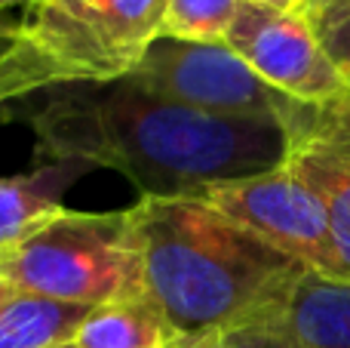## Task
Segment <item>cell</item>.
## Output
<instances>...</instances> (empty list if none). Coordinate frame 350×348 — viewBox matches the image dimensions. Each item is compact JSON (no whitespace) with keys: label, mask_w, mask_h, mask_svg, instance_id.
I'll use <instances>...</instances> for the list:
<instances>
[{"label":"cell","mask_w":350,"mask_h":348,"mask_svg":"<svg viewBox=\"0 0 350 348\" xmlns=\"http://www.w3.org/2000/svg\"><path fill=\"white\" fill-rule=\"evenodd\" d=\"M31 111L37 151L123 173L142 197H200L206 188L289 164L277 117H228L172 102L129 77L62 84Z\"/></svg>","instance_id":"1"},{"label":"cell","mask_w":350,"mask_h":348,"mask_svg":"<svg viewBox=\"0 0 350 348\" xmlns=\"http://www.w3.org/2000/svg\"><path fill=\"white\" fill-rule=\"evenodd\" d=\"M129 216L145 299L193 343L286 308L308 275L200 197H139Z\"/></svg>","instance_id":"2"},{"label":"cell","mask_w":350,"mask_h":348,"mask_svg":"<svg viewBox=\"0 0 350 348\" xmlns=\"http://www.w3.org/2000/svg\"><path fill=\"white\" fill-rule=\"evenodd\" d=\"M0 281L68 306H108L145 296L129 210H68L25 244L0 253Z\"/></svg>","instance_id":"3"},{"label":"cell","mask_w":350,"mask_h":348,"mask_svg":"<svg viewBox=\"0 0 350 348\" xmlns=\"http://www.w3.org/2000/svg\"><path fill=\"white\" fill-rule=\"evenodd\" d=\"M166 0H37L16 34L53 59L65 84L126 77L163 31Z\"/></svg>","instance_id":"4"},{"label":"cell","mask_w":350,"mask_h":348,"mask_svg":"<svg viewBox=\"0 0 350 348\" xmlns=\"http://www.w3.org/2000/svg\"><path fill=\"white\" fill-rule=\"evenodd\" d=\"M172 102L228 117H277L295 127L308 102L286 96L252 71L224 40H181L160 34L126 74Z\"/></svg>","instance_id":"5"},{"label":"cell","mask_w":350,"mask_h":348,"mask_svg":"<svg viewBox=\"0 0 350 348\" xmlns=\"http://www.w3.org/2000/svg\"><path fill=\"white\" fill-rule=\"evenodd\" d=\"M200 201L215 207L273 250L298 259L308 271L345 281L326 203L289 164L265 176L212 185L200 195Z\"/></svg>","instance_id":"6"},{"label":"cell","mask_w":350,"mask_h":348,"mask_svg":"<svg viewBox=\"0 0 350 348\" xmlns=\"http://www.w3.org/2000/svg\"><path fill=\"white\" fill-rule=\"evenodd\" d=\"M224 43L258 77L298 102H329L350 90L308 12H280L243 0Z\"/></svg>","instance_id":"7"},{"label":"cell","mask_w":350,"mask_h":348,"mask_svg":"<svg viewBox=\"0 0 350 348\" xmlns=\"http://www.w3.org/2000/svg\"><path fill=\"white\" fill-rule=\"evenodd\" d=\"M289 166L320 195L350 281V90L329 102H310L292 127Z\"/></svg>","instance_id":"8"},{"label":"cell","mask_w":350,"mask_h":348,"mask_svg":"<svg viewBox=\"0 0 350 348\" xmlns=\"http://www.w3.org/2000/svg\"><path fill=\"white\" fill-rule=\"evenodd\" d=\"M83 170L86 164L77 160H55L53 166H40L25 176L0 179V253L25 244L68 213L62 195Z\"/></svg>","instance_id":"9"},{"label":"cell","mask_w":350,"mask_h":348,"mask_svg":"<svg viewBox=\"0 0 350 348\" xmlns=\"http://www.w3.org/2000/svg\"><path fill=\"white\" fill-rule=\"evenodd\" d=\"M77 348H191L160 308L145 296L96 306L71 339ZM203 343V339H200Z\"/></svg>","instance_id":"10"},{"label":"cell","mask_w":350,"mask_h":348,"mask_svg":"<svg viewBox=\"0 0 350 348\" xmlns=\"http://www.w3.org/2000/svg\"><path fill=\"white\" fill-rule=\"evenodd\" d=\"M92 308L6 287L0 293V348H53L71 343Z\"/></svg>","instance_id":"11"},{"label":"cell","mask_w":350,"mask_h":348,"mask_svg":"<svg viewBox=\"0 0 350 348\" xmlns=\"http://www.w3.org/2000/svg\"><path fill=\"white\" fill-rule=\"evenodd\" d=\"M289 324L304 348H350V281L308 271L289 299Z\"/></svg>","instance_id":"12"},{"label":"cell","mask_w":350,"mask_h":348,"mask_svg":"<svg viewBox=\"0 0 350 348\" xmlns=\"http://www.w3.org/2000/svg\"><path fill=\"white\" fill-rule=\"evenodd\" d=\"M10 43L0 49V102L6 99H25L31 92H46L62 86L65 77L53 65L49 55H43L34 43L18 37L10 28Z\"/></svg>","instance_id":"13"},{"label":"cell","mask_w":350,"mask_h":348,"mask_svg":"<svg viewBox=\"0 0 350 348\" xmlns=\"http://www.w3.org/2000/svg\"><path fill=\"white\" fill-rule=\"evenodd\" d=\"M243 0H166L163 31L181 40H224Z\"/></svg>","instance_id":"14"},{"label":"cell","mask_w":350,"mask_h":348,"mask_svg":"<svg viewBox=\"0 0 350 348\" xmlns=\"http://www.w3.org/2000/svg\"><path fill=\"white\" fill-rule=\"evenodd\" d=\"M206 348H304V345L292 330L289 306H286L215 333Z\"/></svg>","instance_id":"15"},{"label":"cell","mask_w":350,"mask_h":348,"mask_svg":"<svg viewBox=\"0 0 350 348\" xmlns=\"http://www.w3.org/2000/svg\"><path fill=\"white\" fill-rule=\"evenodd\" d=\"M310 22H314L317 34H320L326 53L332 55V62L341 71H347L350 68V6L323 12V16L310 18Z\"/></svg>","instance_id":"16"},{"label":"cell","mask_w":350,"mask_h":348,"mask_svg":"<svg viewBox=\"0 0 350 348\" xmlns=\"http://www.w3.org/2000/svg\"><path fill=\"white\" fill-rule=\"evenodd\" d=\"M252 3L271 6V10L280 12H308V0H252Z\"/></svg>","instance_id":"17"},{"label":"cell","mask_w":350,"mask_h":348,"mask_svg":"<svg viewBox=\"0 0 350 348\" xmlns=\"http://www.w3.org/2000/svg\"><path fill=\"white\" fill-rule=\"evenodd\" d=\"M341 6H350V0H308V16L317 18V16H323V12L341 10Z\"/></svg>","instance_id":"18"},{"label":"cell","mask_w":350,"mask_h":348,"mask_svg":"<svg viewBox=\"0 0 350 348\" xmlns=\"http://www.w3.org/2000/svg\"><path fill=\"white\" fill-rule=\"evenodd\" d=\"M31 3H37V0H0V12L12 10V6H31Z\"/></svg>","instance_id":"19"},{"label":"cell","mask_w":350,"mask_h":348,"mask_svg":"<svg viewBox=\"0 0 350 348\" xmlns=\"http://www.w3.org/2000/svg\"><path fill=\"white\" fill-rule=\"evenodd\" d=\"M53 348H77L74 343H62V345H53Z\"/></svg>","instance_id":"20"},{"label":"cell","mask_w":350,"mask_h":348,"mask_svg":"<svg viewBox=\"0 0 350 348\" xmlns=\"http://www.w3.org/2000/svg\"><path fill=\"white\" fill-rule=\"evenodd\" d=\"M209 345V339H203V343H197V345H191V348H206Z\"/></svg>","instance_id":"21"},{"label":"cell","mask_w":350,"mask_h":348,"mask_svg":"<svg viewBox=\"0 0 350 348\" xmlns=\"http://www.w3.org/2000/svg\"><path fill=\"white\" fill-rule=\"evenodd\" d=\"M345 77H347V84H350V68H347V71H345Z\"/></svg>","instance_id":"22"},{"label":"cell","mask_w":350,"mask_h":348,"mask_svg":"<svg viewBox=\"0 0 350 348\" xmlns=\"http://www.w3.org/2000/svg\"><path fill=\"white\" fill-rule=\"evenodd\" d=\"M3 290H6V284H3V281H0V293H3Z\"/></svg>","instance_id":"23"}]
</instances>
